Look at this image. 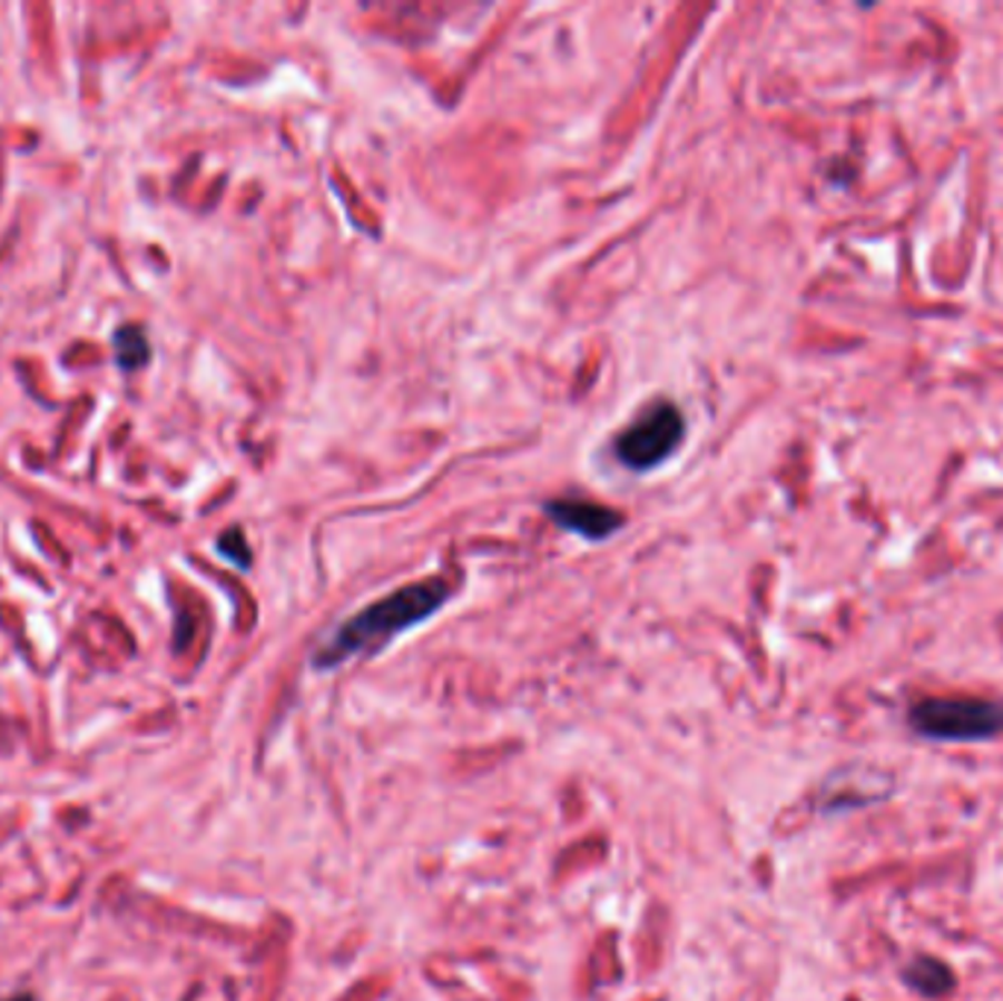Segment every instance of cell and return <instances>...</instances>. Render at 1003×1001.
<instances>
[{
	"instance_id": "1",
	"label": "cell",
	"mask_w": 1003,
	"mask_h": 1001,
	"mask_svg": "<svg viewBox=\"0 0 1003 1001\" xmlns=\"http://www.w3.org/2000/svg\"><path fill=\"white\" fill-rule=\"evenodd\" d=\"M450 593L452 588L441 579L417 581V585L394 590L391 597L378 599V602L367 606L364 611L355 614V617H350L335 631V638L317 652V667H335V664L346 661L353 655L387 644L400 631L411 629V626H417L426 617H432L450 599Z\"/></svg>"
},
{
	"instance_id": "2",
	"label": "cell",
	"mask_w": 1003,
	"mask_h": 1001,
	"mask_svg": "<svg viewBox=\"0 0 1003 1001\" xmlns=\"http://www.w3.org/2000/svg\"><path fill=\"white\" fill-rule=\"evenodd\" d=\"M909 726L933 740H989L1003 732V705L977 696H933L909 708Z\"/></svg>"
},
{
	"instance_id": "3",
	"label": "cell",
	"mask_w": 1003,
	"mask_h": 1001,
	"mask_svg": "<svg viewBox=\"0 0 1003 1001\" xmlns=\"http://www.w3.org/2000/svg\"><path fill=\"white\" fill-rule=\"evenodd\" d=\"M684 438V418L678 405L655 403L649 405L631 426L617 438V455L628 468L649 470L672 455L675 446Z\"/></svg>"
},
{
	"instance_id": "4",
	"label": "cell",
	"mask_w": 1003,
	"mask_h": 1001,
	"mask_svg": "<svg viewBox=\"0 0 1003 1001\" xmlns=\"http://www.w3.org/2000/svg\"><path fill=\"white\" fill-rule=\"evenodd\" d=\"M547 511L558 526L570 529V532L584 534V538H593V541H599V538H604V534H610L613 529L622 526V514L604 509L599 502L554 500L549 502Z\"/></svg>"
},
{
	"instance_id": "5",
	"label": "cell",
	"mask_w": 1003,
	"mask_h": 1001,
	"mask_svg": "<svg viewBox=\"0 0 1003 1001\" xmlns=\"http://www.w3.org/2000/svg\"><path fill=\"white\" fill-rule=\"evenodd\" d=\"M904 975H907V984L927 999H940V995L951 993L956 984L954 972L936 958H915Z\"/></svg>"
},
{
	"instance_id": "6",
	"label": "cell",
	"mask_w": 1003,
	"mask_h": 1001,
	"mask_svg": "<svg viewBox=\"0 0 1003 1001\" xmlns=\"http://www.w3.org/2000/svg\"><path fill=\"white\" fill-rule=\"evenodd\" d=\"M112 347L115 359H118L124 371H138L150 359V344H147V335L141 326H121V330L115 332Z\"/></svg>"
},
{
	"instance_id": "7",
	"label": "cell",
	"mask_w": 1003,
	"mask_h": 1001,
	"mask_svg": "<svg viewBox=\"0 0 1003 1001\" xmlns=\"http://www.w3.org/2000/svg\"><path fill=\"white\" fill-rule=\"evenodd\" d=\"M233 541L235 543H229V541H226V538H220V552H224L226 558H233L235 565L247 567L249 565V549H247V543H242V532H238V529H233Z\"/></svg>"
},
{
	"instance_id": "8",
	"label": "cell",
	"mask_w": 1003,
	"mask_h": 1001,
	"mask_svg": "<svg viewBox=\"0 0 1003 1001\" xmlns=\"http://www.w3.org/2000/svg\"><path fill=\"white\" fill-rule=\"evenodd\" d=\"M9 1001H32L30 995H16V999H9Z\"/></svg>"
}]
</instances>
